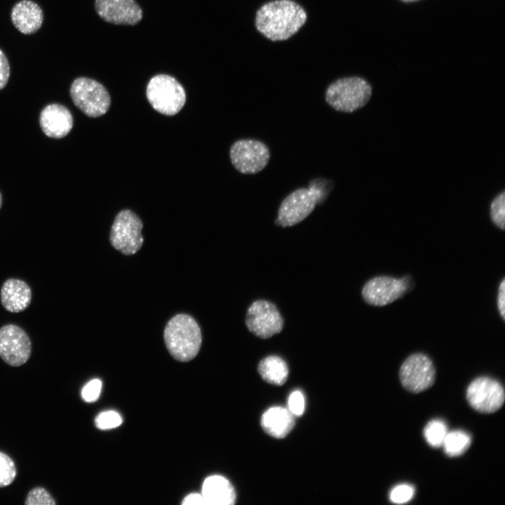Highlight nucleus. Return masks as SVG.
<instances>
[{"label": "nucleus", "instance_id": "f257e3e1", "mask_svg": "<svg viewBox=\"0 0 505 505\" xmlns=\"http://www.w3.org/2000/svg\"><path fill=\"white\" fill-rule=\"evenodd\" d=\"M304 9L292 0H274L263 4L257 11L255 27L273 41H284L304 25Z\"/></svg>", "mask_w": 505, "mask_h": 505}, {"label": "nucleus", "instance_id": "f03ea898", "mask_svg": "<svg viewBox=\"0 0 505 505\" xmlns=\"http://www.w3.org/2000/svg\"><path fill=\"white\" fill-rule=\"evenodd\" d=\"M163 338L170 355L181 362L194 358L202 342L198 324L192 316L186 314H176L168 321Z\"/></svg>", "mask_w": 505, "mask_h": 505}, {"label": "nucleus", "instance_id": "7ed1b4c3", "mask_svg": "<svg viewBox=\"0 0 505 505\" xmlns=\"http://www.w3.org/2000/svg\"><path fill=\"white\" fill-rule=\"evenodd\" d=\"M371 95L372 87L366 80L358 76L346 77L329 85L325 101L337 111L351 113L364 107Z\"/></svg>", "mask_w": 505, "mask_h": 505}, {"label": "nucleus", "instance_id": "20e7f679", "mask_svg": "<svg viewBox=\"0 0 505 505\" xmlns=\"http://www.w3.org/2000/svg\"><path fill=\"white\" fill-rule=\"evenodd\" d=\"M146 95L152 107L167 116L178 113L186 102L184 88L174 77L168 74L153 76L147 84Z\"/></svg>", "mask_w": 505, "mask_h": 505}, {"label": "nucleus", "instance_id": "39448f33", "mask_svg": "<svg viewBox=\"0 0 505 505\" xmlns=\"http://www.w3.org/2000/svg\"><path fill=\"white\" fill-rule=\"evenodd\" d=\"M74 104L89 117H99L109 109L111 99L107 89L97 81L79 77L71 85L69 90Z\"/></svg>", "mask_w": 505, "mask_h": 505}, {"label": "nucleus", "instance_id": "423d86ee", "mask_svg": "<svg viewBox=\"0 0 505 505\" xmlns=\"http://www.w3.org/2000/svg\"><path fill=\"white\" fill-rule=\"evenodd\" d=\"M143 227L140 217L130 210L120 211L112 224L109 241L114 248L125 255L135 254L142 247Z\"/></svg>", "mask_w": 505, "mask_h": 505}, {"label": "nucleus", "instance_id": "0eeeda50", "mask_svg": "<svg viewBox=\"0 0 505 505\" xmlns=\"http://www.w3.org/2000/svg\"><path fill=\"white\" fill-rule=\"evenodd\" d=\"M229 156L234 167L243 174H255L268 164L270 152L262 142L253 139L236 141L231 147Z\"/></svg>", "mask_w": 505, "mask_h": 505}, {"label": "nucleus", "instance_id": "6e6552de", "mask_svg": "<svg viewBox=\"0 0 505 505\" xmlns=\"http://www.w3.org/2000/svg\"><path fill=\"white\" fill-rule=\"evenodd\" d=\"M403 386L412 393H419L430 388L436 379V370L429 356L422 353L409 356L399 370Z\"/></svg>", "mask_w": 505, "mask_h": 505}, {"label": "nucleus", "instance_id": "1a4fd4ad", "mask_svg": "<svg viewBox=\"0 0 505 505\" xmlns=\"http://www.w3.org/2000/svg\"><path fill=\"white\" fill-rule=\"evenodd\" d=\"M318 196L312 188L295 190L281 202L275 223L283 227L299 223L314 210L318 201Z\"/></svg>", "mask_w": 505, "mask_h": 505}, {"label": "nucleus", "instance_id": "9d476101", "mask_svg": "<svg viewBox=\"0 0 505 505\" xmlns=\"http://www.w3.org/2000/svg\"><path fill=\"white\" fill-rule=\"evenodd\" d=\"M245 324L249 331L255 335L262 339H267L281 332L284 321L273 303L259 299L249 307Z\"/></svg>", "mask_w": 505, "mask_h": 505}, {"label": "nucleus", "instance_id": "9b49d317", "mask_svg": "<svg viewBox=\"0 0 505 505\" xmlns=\"http://www.w3.org/2000/svg\"><path fill=\"white\" fill-rule=\"evenodd\" d=\"M466 398L469 405L476 411L493 413L499 410L504 403V389L494 379L478 377L469 385Z\"/></svg>", "mask_w": 505, "mask_h": 505}, {"label": "nucleus", "instance_id": "f8f14e48", "mask_svg": "<svg viewBox=\"0 0 505 505\" xmlns=\"http://www.w3.org/2000/svg\"><path fill=\"white\" fill-rule=\"evenodd\" d=\"M32 354V342L27 332L15 324L0 328V358L8 365H24Z\"/></svg>", "mask_w": 505, "mask_h": 505}, {"label": "nucleus", "instance_id": "ddd939ff", "mask_svg": "<svg viewBox=\"0 0 505 505\" xmlns=\"http://www.w3.org/2000/svg\"><path fill=\"white\" fill-rule=\"evenodd\" d=\"M406 276L395 278L387 276H376L369 280L362 289V297L369 304L382 307L400 297L409 288Z\"/></svg>", "mask_w": 505, "mask_h": 505}, {"label": "nucleus", "instance_id": "4468645a", "mask_svg": "<svg viewBox=\"0 0 505 505\" xmlns=\"http://www.w3.org/2000/svg\"><path fill=\"white\" fill-rule=\"evenodd\" d=\"M95 8L105 21L135 25L142 18V11L135 0H95Z\"/></svg>", "mask_w": 505, "mask_h": 505}, {"label": "nucleus", "instance_id": "2eb2a0df", "mask_svg": "<svg viewBox=\"0 0 505 505\" xmlns=\"http://www.w3.org/2000/svg\"><path fill=\"white\" fill-rule=\"evenodd\" d=\"M39 125L43 133L50 138L60 139L69 134L73 127L69 110L58 103L46 106L39 115Z\"/></svg>", "mask_w": 505, "mask_h": 505}, {"label": "nucleus", "instance_id": "dca6fc26", "mask_svg": "<svg viewBox=\"0 0 505 505\" xmlns=\"http://www.w3.org/2000/svg\"><path fill=\"white\" fill-rule=\"evenodd\" d=\"M32 292L28 284L20 279L6 280L1 288L0 299L3 307L11 313H20L28 308Z\"/></svg>", "mask_w": 505, "mask_h": 505}, {"label": "nucleus", "instance_id": "f3484780", "mask_svg": "<svg viewBox=\"0 0 505 505\" xmlns=\"http://www.w3.org/2000/svg\"><path fill=\"white\" fill-rule=\"evenodd\" d=\"M11 16L15 27L25 34H31L37 32L43 20L41 8L31 0H22L18 2L13 8Z\"/></svg>", "mask_w": 505, "mask_h": 505}, {"label": "nucleus", "instance_id": "a211bd4d", "mask_svg": "<svg viewBox=\"0 0 505 505\" xmlns=\"http://www.w3.org/2000/svg\"><path fill=\"white\" fill-rule=\"evenodd\" d=\"M201 494L206 505H233L236 501L234 487L226 478L219 475L204 480Z\"/></svg>", "mask_w": 505, "mask_h": 505}, {"label": "nucleus", "instance_id": "6ab92c4d", "mask_svg": "<svg viewBox=\"0 0 505 505\" xmlns=\"http://www.w3.org/2000/svg\"><path fill=\"white\" fill-rule=\"evenodd\" d=\"M261 426L269 436L276 438H283L295 426L294 415L285 408L271 407L262 415Z\"/></svg>", "mask_w": 505, "mask_h": 505}, {"label": "nucleus", "instance_id": "aec40b11", "mask_svg": "<svg viewBox=\"0 0 505 505\" xmlns=\"http://www.w3.org/2000/svg\"><path fill=\"white\" fill-rule=\"evenodd\" d=\"M258 372L267 382L281 386L287 380L288 368L285 361L277 356H269L258 365Z\"/></svg>", "mask_w": 505, "mask_h": 505}, {"label": "nucleus", "instance_id": "412c9836", "mask_svg": "<svg viewBox=\"0 0 505 505\" xmlns=\"http://www.w3.org/2000/svg\"><path fill=\"white\" fill-rule=\"evenodd\" d=\"M471 443V436L461 430L447 432L443 445L445 452L450 457L463 454L469 447Z\"/></svg>", "mask_w": 505, "mask_h": 505}, {"label": "nucleus", "instance_id": "4be33fe9", "mask_svg": "<svg viewBox=\"0 0 505 505\" xmlns=\"http://www.w3.org/2000/svg\"><path fill=\"white\" fill-rule=\"evenodd\" d=\"M447 432V425L443 420L433 419L426 425L424 436L431 447H439L443 445Z\"/></svg>", "mask_w": 505, "mask_h": 505}, {"label": "nucleus", "instance_id": "5701e85b", "mask_svg": "<svg viewBox=\"0 0 505 505\" xmlns=\"http://www.w3.org/2000/svg\"><path fill=\"white\" fill-rule=\"evenodd\" d=\"M17 474L14 462L10 457L0 452V487L11 485Z\"/></svg>", "mask_w": 505, "mask_h": 505}, {"label": "nucleus", "instance_id": "b1692460", "mask_svg": "<svg viewBox=\"0 0 505 505\" xmlns=\"http://www.w3.org/2000/svg\"><path fill=\"white\" fill-rule=\"evenodd\" d=\"M490 217L492 222L504 230L505 227V192L503 191L492 201L490 206Z\"/></svg>", "mask_w": 505, "mask_h": 505}, {"label": "nucleus", "instance_id": "393cba45", "mask_svg": "<svg viewBox=\"0 0 505 505\" xmlns=\"http://www.w3.org/2000/svg\"><path fill=\"white\" fill-rule=\"evenodd\" d=\"M26 505H55L56 504L53 497L43 487H34L29 491L26 499Z\"/></svg>", "mask_w": 505, "mask_h": 505}, {"label": "nucleus", "instance_id": "a878e982", "mask_svg": "<svg viewBox=\"0 0 505 505\" xmlns=\"http://www.w3.org/2000/svg\"><path fill=\"white\" fill-rule=\"evenodd\" d=\"M95 423L96 426L100 429H110L121 424L122 418L116 411H105L96 417Z\"/></svg>", "mask_w": 505, "mask_h": 505}, {"label": "nucleus", "instance_id": "bb28decb", "mask_svg": "<svg viewBox=\"0 0 505 505\" xmlns=\"http://www.w3.org/2000/svg\"><path fill=\"white\" fill-rule=\"evenodd\" d=\"M414 487L408 484H400L393 487L389 494L390 500L396 504H403L410 501L414 495Z\"/></svg>", "mask_w": 505, "mask_h": 505}, {"label": "nucleus", "instance_id": "cd10ccee", "mask_svg": "<svg viewBox=\"0 0 505 505\" xmlns=\"http://www.w3.org/2000/svg\"><path fill=\"white\" fill-rule=\"evenodd\" d=\"M102 382L99 379L89 381L81 390V397L87 403L96 401L101 393Z\"/></svg>", "mask_w": 505, "mask_h": 505}, {"label": "nucleus", "instance_id": "c85d7f7f", "mask_svg": "<svg viewBox=\"0 0 505 505\" xmlns=\"http://www.w3.org/2000/svg\"><path fill=\"white\" fill-rule=\"evenodd\" d=\"M288 405L289 411L293 415H302L305 409V400L303 393L299 390L292 392L289 396Z\"/></svg>", "mask_w": 505, "mask_h": 505}, {"label": "nucleus", "instance_id": "c756f323", "mask_svg": "<svg viewBox=\"0 0 505 505\" xmlns=\"http://www.w3.org/2000/svg\"><path fill=\"white\" fill-rule=\"evenodd\" d=\"M10 76V65L4 52L0 50V90L7 84Z\"/></svg>", "mask_w": 505, "mask_h": 505}, {"label": "nucleus", "instance_id": "7c9ffc66", "mask_svg": "<svg viewBox=\"0 0 505 505\" xmlns=\"http://www.w3.org/2000/svg\"><path fill=\"white\" fill-rule=\"evenodd\" d=\"M497 306L499 314L503 320L505 319V280L503 279L499 285L498 296H497Z\"/></svg>", "mask_w": 505, "mask_h": 505}, {"label": "nucleus", "instance_id": "2f4dec72", "mask_svg": "<svg viewBox=\"0 0 505 505\" xmlns=\"http://www.w3.org/2000/svg\"><path fill=\"white\" fill-rule=\"evenodd\" d=\"M182 504L183 505H206L201 494L192 493L184 497Z\"/></svg>", "mask_w": 505, "mask_h": 505}, {"label": "nucleus", "instance_id": "473e14b6", "mask_svg": "<svg viewBox=\"0 0 505 505\" xmlns=\"http://www.w3.org/2000/svg\"><path fill=\"white\" fill-rule=\"evenodd\" d=\"M1 205H2V196H1V194L0 192V208L1 207Z\"/></svg>", "mask_w": 505, "mask_h": 505}, {"label": "nucleus", "instance_id": "72a5a7b5", "mask_svg": "<svg viewBox=\"0 0 505 505\" xmlns=\"http://www.w3.org/2000/svg\"><path fill=\"white\" fill-rule=\"evenodd\" d=\"M401 1H404V2H412V1H417V0H401Z\"/></svg>", "mask_w": 505, "mask_h": 505}]
</instances>
